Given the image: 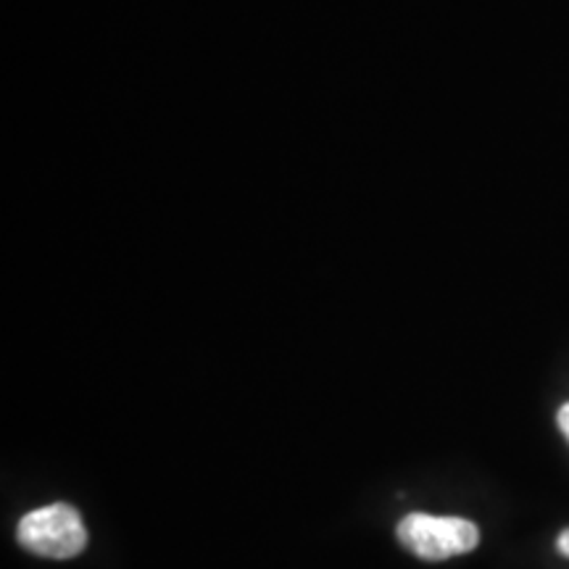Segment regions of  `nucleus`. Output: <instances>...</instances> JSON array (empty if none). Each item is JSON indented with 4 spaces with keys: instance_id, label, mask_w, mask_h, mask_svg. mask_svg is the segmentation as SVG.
I'll list each match as a JSON object with an SVG mask.
<instances>
[{
    "instance_id": "nucleus-1",
    "label": "nucleus",
    "mask_w": 569,
    "mask_h": 569,
    "mask_svg": "<svg viewBox=\"0 0 569 569\" xmlns=\"http://www.w3.org/2000/svg\"><path fill=\"white\" fill-rule=\"evenodd\" d=\"M17 540L21 549L42 559H71L80 557L88 546L80 511L69 503H51L21 517Z\"/></svg>"
},
{
    "instance_id": "nucleus-2",
    "label": "nucleus",
    "mask_w": 569,
    "mask_h": 569,
    "mask_svg": "<svg viewBox=\"0 0 569 569\" xmlns=\"http://www.w3.org/2000/svg\"><path fill=\"white\" fill-rule=\"evenodd\" d=\"M401 546L417 553L425 561H446L459 553H469L478 549L480 530L478 525L461 517H436V515H415L403 517L396 530Z\"/></svg>"
},
{
    "instance_id": "nucleus-3",
    "label": "nucleus",
    "mask_w": 569,
    "mask_h": 569,
    "mask_svg": "<svg viewBox=\"0 0 569 569\" xmlns=\"http://www.w3.org/2000/svg\"><path fill=\"white\" fill-rule=\"evenodd\" d=\"M557 419H559V430L565 432L567 440H569V403H565V407L559 409V417Z\"/></svg>"
},
{
    "instance_id": "nucleus-4",
    "label": "nucleus",
    "mask_w": 569,
    "mask_h": 569,
    "mask_svg": "<svg viewBox=\"0 0 569 569\" xmlns=\"http://www.w3.org/2000/svg\"><path fill=\"white\" fill-rule=\"evenodd\" d=\"M557 546H559V553H565V557L569 559V530L561 532L559 540H557Z\"/></svg>"
}]
</instances>
